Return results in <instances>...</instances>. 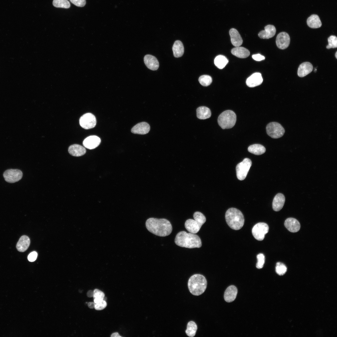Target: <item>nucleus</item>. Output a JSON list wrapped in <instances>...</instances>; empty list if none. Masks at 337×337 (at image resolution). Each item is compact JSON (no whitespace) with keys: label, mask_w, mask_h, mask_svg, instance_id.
I'll return each instance as SVG.
<instances>
[{"label":"nucleus","mask_w":337,"mask_h":337,"mask_svg":"<svg viewBox=\"0 0 337 337\" xmlns=\"http://www.w3.org/2000/svg\"><path fill=\"white\" fill-rule=\"evenodd\" d=\"M147 230L153 234L160 237H165L170 235L172 227L170 222L164 218H150L145 223Z\"/></svg>","instance_id":"obj_1"},{"label":"nucleus","mask_w":337,"mask_h":337,"mask_svg":"<svg viewBox=\"0 0 337 337\" xmlns=\"http://www.w3.org/2000/svg\"><path fill=\"white\" fill-rule=\"evenodd\" d=\"M174 242L179 246L189 248H199L202 245L201 240L198 235L184 231L180 232L177 234Z\"/></svg>","instance_id":"obj_2"},{"label":"nucleus","mask_w":337,"mask_h":337,"mask_svg":"<svg viewBox=\"0 0 337 337\" xmlns=\"http://www.w3.org/2000/svg\"><path fill=\"white\" fill-rule=\"evenodd\" d=\"M226 222L229 226L235 230L241 229L244 222V216L241 211L235 208L228 209L225 214Z\"/></svg>","instance_id":"obj_3"},{"label":"nucleus","mask_w":337,"mask_h":337,"mask_svg":"<svg viewBox=\"0 0 337 337\" xmlns=\"http://www.w3.org/2000/svg\"><path fill=\"white\" fill-rule=\"evenodd\" d=\"M207 286V280L202 275H194L188 280V289L190 293L194 295L198 296L202 294L205 291Z\"/></svg>","instance_id":"obj_4"},{"label":"nucleus","mask_w":337,"mask_h":337,"mask_svg":"<svg viewBox=\"0 0 337 337\" xmlns=\"http://www.w3.org/2000/svg\"><path fill=\"white\" fill-rule=\"evenodd\" d=\"M194 220L188 219L185 223V227L189 232L195 234L199 231L205 222L206 218L204 215L199 212H195L193 215Z\"/></svg>","instance_id":"obj_5"},{"label":"nucleus","mask_w":337,"mask_h":337,"mask_svg":"<svg viewBox=\"0 0 337 337\" xmlns=\"http://www.w3.org/2000/svg\"><path fill=\"white\" fill-rule=\"evenodd\" d=\"M236 119L235 113L233 111L228 110L223 111L219 115L217 122L222 129H229L234 126Z\"/></svg>","instance_id":"obj_6"},{"label":"nucleus","mask_w":337,"mask_h":337,"mask_svg":"<svg viewBox=\"0 0 337 337\" xmlns=\"http://www.w3.org/2000/svg\"><path fill=\"white\" fill-rule=\"evenodd\" d=\"M266 131L267 134L274 139L281 137L285 132L282 126L276 122H271L269 123L266 126Z\"/></svg>","instance_id":"obj_7"},{"label":"nucleus","mask_w":337,"mask_h":337,"mask_svg":"<svg viewBox=\"0 0 337 337\" xmlns=\"http://www.w3.org/2000/svg\"><path fill=\"white\" fill-rule=\"evenodd\" d=\"M252 164L251 160L248 158H246L237 165L236 173L239 180H243L246 178Z\"/></svg>","instance_id":"obj_8"},{"label":"nucleus","mask_w":337,"mask_h":337,"mask_svg":"<svg viewBox=\"0 0 337 337\" xmlns=\"http://www.w3.org/2000/svg\"><path fill=\"white\" fill-rule=\"evenodd\" d=\"M268 225L264 222H259L255 224L252 229L254 237L258 241H262L269 231Z\"/></svg>","instance_id":"obj_9"},{"label":"nucleus","mask_w":337,"mask_h":337,"mask_svg":"<svg viewBox=\"0 0 337 337\" xmlns=\"http://www.w3.org/2000/svg\"><path fill=\"white\" fill-rule=\"evenodd\" d=\"M81 126L83 128L88 129L94 127L96 123L95 116L91 113H86L82 115L79 120Z\"/></svg>","instance_id":"obj_10"},{"label":"nucleus","mask_w":337,"mask_h":337,"mask_svg":"<svg viewBox=\"0 0 337 337\" xmlns=\"http://www.w3.org/2000/svg\"><path fill=\"white\" fill-rule=\"evenodd\" d=\"M23 173L22 171L18 169H9L6 170L3 174L5 180L10 183L18 181L22 178Z\"/></svg>","instance_id":"obj_11"},{"label":"nucleus","mask_w":337,"mask_h":337,"mask_svg":"<svg viewBox=\"0 0 337 337\" xmlns=\"http://www.w3.org/2000/svg\"><path fill=\"white\" fill-rule=\"evenodd\" d=\"M290 42V36L286 32H281L277 36L276 43L277 46L280 49L283 50L289 46Z\"/></svg>","instance_id":"obj_12"},{"label":"nucleus","mask_w":337,"mask_h":337,"mask_svg":"<svg viewBox=\"0 0 337 337\" xmlns=\"http://www.w3.org/2000/svg\"><path fill=\"white\" fill-rule=\"evenodd\" d=\"M101 142L100 138L95 135H91L86 138L83 141V144L86 148L92 149L97 147Z\"/></svg>","instance_id":"obj_13"},{"label":"nucleus","mask_w":337,"mask_h":337,"mask_svg":"<svg viewBox=\"0 0 337 337\" xmlns=\"http://www.w3.org/2000/svg\"><path fill=\"white\" fill-rule=\"evenodd\" d=\"M263 79L260 73H255L248 77L246 80L247 86L253 87L260 85L263 82Z\"/></svg>","instance_id":"obj_14"},{"label":"nucleus","mask_w":337,"mask_h":337,"mask_svg":"<svg viewBox=\"0 0 337 337\" xmlns=\"http://www.w3.org/2000/svg\"><path fill=\"white\" fill-rule=\"evenodd\" d=\"M144 60L145 65L149 69L155 71L159 68V62L157 59L154 56L151 55H146L144 56Z\"/></svg>","instance_id":"obj_15"},{"label":"nucleus","mask_w":337,"mask_h":337,"mask_svg":"<svg viewBox=\"0 0 337 337\" xmlns=\"http://www.w3.org/2000/svg\"><path fill=\"white\" fill-rule=\"evenodd\" d=\"M150 129L149 125L146 122L139 123L131 129L132 133L135 134H144L148 133Z\"/></svg>","instance_id":"obj_16"},{"label":"nucleus","mask_w":337,"mask_h":337,"mask_svg":"<svg viewBox=\"0 0 337 337\" xmlns=\"http://www.w3.org/2000/svg\"><path fill=\"white\" fill-rule=\"evenodd\" d=\"M284 224L286 228L291 232H297L300 228V226L299 222L297 220L293 218H289L286 219Z\"/></svg>","instance_id":"obj_17"},{"label":"nucleus","mask_w":337,"mask_h":337,"mask_svg":"<svg viewBox=\"0 0 337 337\" xmlns=\"http://www.w3.org/2000/svg\"><path fill=\"white\" fill-rule=\"evenodd\" d=\"M276 30L275 26L268 25L265 27V30L260 31L258 34L259 37L262 39H269L275 34Z\"/></svg>","instance_id":"obj_18"},{"label":"nucleus","mask_w":337,"mask_h":337,"mask_svg":"<svg viewBox=\"0 0 337 337\" xmlns=\"http://www.w3.org/2000/svg\"><path fill=\"white\" fill-rule=\"evenodd\" d=\"M237 293L236 287L233 285L228 287L226 290L224 294V299L227 302L233 301L236 299Z\"/></svg>","instance_id":"obj_19"},{"label":"nucleus","mask_w":337,"mask_h":337,"mask_svg":"<svg viewBox=\"0 0 337 337\" xmlns=\"http://www.w3.org/2000/svg\"><path fill=\"white\" fill-rule=\"evenodd\" d=\"M313 69V66L310 63L308 62H303L298 67V75L300 77H304L311 72Z\"/></svg>","instance_id":"obj_20"},{"label":"nucleus","mask_w":337,"mask_h":337,"mask_svg":"<svg viewBox=\"0 0 337 337\" xmlns=\"http://www.w3.org/2000/svg\"><path fill=\"white\" fill-rule=\"evenodd\" d=\"M285 201L283 194L281 193L277 194L274 197L272 202V208L274 211H278L283 207Z\"/></svg>","instance_id":"obj_21"},{"label":"nucleus","mask_w":337,"mask_h":337,"mask_svg":"<svg viewBox=\"0 0 337 337\" xmlns=\"http://www.w3.org/2000/svg\"><path fill=\"white\" fill-rule=\"evenodd\" d=\"M229 33L231 43L234 46H239L242 45L243 40L237 30L234 28H231L229 30Z\"/></svg>","instance_id":"obj_22"},{"label":"nucleus","mask_w":337,"mask_h":337,"mask_svg":"<svg viewBox=\"0 0 337 337\" xmlns=\"http://www.w3.org/2000/svg\"><path fill=\"white\" fill-rule=\"evenodd\" d=\"M30 243L29 237L27 236L23 235L20 237L17 244V249L20 252H24L28 248Z\"/></svg>","instance_id":"obj_23"},{"label":"nucleus","mask_w":337,"mask_h":337,"mask_svg":"<svg viewBox=\"0 0 337 337\" xmlns=\"http://www.w3.org/2000/svg\"><path fill=\"white\" fill-rule=\"evenodd\" d=\"M68 152L72 156L76 157L81 156L86 152L85 148L77 144L71 145L68 148Z\"/></svg>","instance_id":"obj_24"},{"label":"nucleus","mask_w":337,"mask_h":337,"mask_svg":"<svg viewBox=\"0 0 337 337\" xmlns=\"http://www.w3.org/2000/svg\"><path fill=\"white\" fill-rule=\"evenodd\" d=\"M232 53L237 57L241 58H246L250 55L249 51L242 47H235L231 50Z\"/></svg>","instance_id":"obj_25"},{"label":"nucleus","mask_w":337,"mask_h":337,"mask_svg":"<svg viewBox=\"0 0 337 337\" xmlns=\"http://www.w3.org/2000/svg\"><path fill=\"white\" fill-rule=\"evenodd\" d=\"M307 23L309 27L312 28H318L322 25L319 17L316 14H313L309 17L307 19Z\"/></svg>","instance_id":"obj_26"},{"label":"nucleus","mask_w":337,"mask_h":337,"mask_svg":"<svg viewBox=\"0 0 337 337\" xmlns=\"http://www.w3.org/2000/svg\"><path fill=\"white\" fill-rule=\"evenodd\" d=\"M197 116L198 118L204 120L209 118L211 115L210 109L207 107L202 106L198 107L196 110Z\"/></svg>","instance_id":"obj_27"},{"label":"nucleus","mask_w":337,"mask_h":337,"mask_svg":"<svg viewBox=\"0 0 337 337\" xmlns=\"http://www.w3.org/2000/svg\"><path fill=\"white\" fill-rule=\"evenodd\" d=\"M172 49L173 55L175 57H180L183 54L184 46L182 42L179 40H177L175 42Z\"/></svg>","instance_id":"obj_28"},{"label":"nucleus","mask_w":337,"mask_h":337,"mask_svg":"<svg viewBox=\"0 0 337 337\" xmlns=\"http://www.w3.org/2000/svg\"><path fill=\"white\" fill-rule=\"evenodd\" d=\"M248 151L253 154L260 155L264 153L266 151L265 147L262 145L255 144L250 146L248 148Z\"/></svg>","instance_id":"obj_29"},{"label":"nucleus","mask_w":337,"mask_h":337,"mask_svg":"<svg viewBox=\"0 0 337 337\" xmlns=\"http://www.w3.org/2000/svg\"><path fill=\"white\" fill-rule=\"evenodd\" d=\"M228 62V61L227 58L222 55L217 56L214 60L215 65L219 69H222L224 68Z\"/></svg>","instance_id":"obj_30"},{"label":"nucleus","mask_w":337,"mask_h":337,"mask_svg":"<svg viewBox=\"0 0 337 337\" xmlns=\"http://www.w3.org/2000/svg\"><path fill=\"white\" fill-rule=\"evenodd\" d=\"M197 330V325L194 322L191 321L189 322L187 324L185 332L188 336L193 337L195 335Z\"/></svg>","instance_id":"obj_31"},{"label":"nucleus","mask_w":337,"mask_h":337,"mask_svg":"<svg viewBox=\"0 0 337 337\" xmlns=\"http://www.w3.org/2000/svg\"><path fill=\"white\" fill-rule=\"evenodd\" d=\"M105 296V294L100 290L96 289L93 291V297L95 303L99 302L103 300Z\"/></svg>","instance_id":"obj_32"},{"label":"nucleus","mask_w":337,"mask_h":337,"mask_svg":"<svg viewBox=\"0 0 337 337\" xmlns=\"http://www.w3.org/2000/svg\"><path fill=\"white\" fill-rule=\"evenodd\" d=\"M53 5L56 7L69 8L70 7V4L67 0H53Z\"/></svg>","instance_id":"obj_33"},{"label":"nucleus","mask_w":337,"mask_h":337,"mask_svg":"<svg viewBox=\"0 0 337 337\" xmlns=\"http://www.w3.org/2000/svg\"><path fill=\"white\" fill-rule=\"evenodd\" d=\"M198 81L202 85L207 86L211 84L212 82V79L209 76L203 75L199 77Z\"/></svg>","instance_id":"obj_34"},{"label":"nucleus","mask_w":337,"mask_h":337,"mask_svg":"<svg viewBox=\"0 0 337 337\" xmlns=\"http://www.w3.org/2000/svg\"><path fill=\"white\" fill-rule=\"evenodd\" d=\"M328 45L326 46V48L329 49L331 48H336L337 47V37L334 35L330 36L328 39Z\"/></svg>","instance_id":"obj_35"},{"label":"nucleus","mask_w":337,"mask_h":337,"mask_svg":"<svg viewBox=\"0 0 337 337\" xmlns=\"http://www.w3.org/2000/svg\"><path fill=\"white\" fill-rule=\"evenodd\" d=\"M286 271V267L284 264L280 262L276 263V271L277 274L280 275H282L285 273Z\"/></svg>","instance_id":"obj_36"},{"label":"nucleus","mask_w":337,"mask_h":337,"mask_svg":"<svg viewBox=\"0 0 337 337\" xmlns=\"http://www.w3.org/2000/svg\"><path fill=\"white\" fill-rule=\"evenodd\" d=\"M257 262L256 265V267L259 269L262 268L265 263V257L262 253H260L257 256Z\"/></svg>","instance_id":"obj_37"},{"label":"nucleus","mask_w":337,"mask_h":337,"mask_svg":"<svg viewBox=\"0 0 337 337\" xmlns=\"http://www.w3.org/2000/svg\"><path fill=\"white\" fill-rule=\"evenodd\" d=\"M107 305L106 301L103 300L101 302L95 303V309L98 310H101L105 309Z\"/></svg>","instance_id":"obj_38"},{"label":"nucleus","mask_w":337,"mask_h":337,"mask_svg":"<svg viewBox=\"0 0 337 337\" xmlns=\"http://www.w3.org/2000/svg\"><path fill=\"white\" fill-rule=\"evenodd\" d=\"M75 5L79 7H83L86 4L85 0H70Z\"/></svg>","instance_id":"obj_39"},{"label":"nucleus","mask_w":337,"mask_h":337,"mask_svg":"<svg viewBox=\"0 0 337 337\" xmlns=\"http://www.w3.org/2000/svg\"><path fill=\"white\" fill-rule=\"evenodd\" d=\"M37 256V254L36 252H31L28 255V260L30 262H33L36 260Z\"/></svg>","instance_id":"obj_40"},{"label":"nucleus","mask_w":337,"mask_h":337,"mask_svg":"<svg viewBox=\"0 0 337 337\" xmlns=\"http://www.w3.org/2000/svg\"><path fill=\"white\" fill-rule=\"evenodd\" d=\"M252 58L255 61H260L265 59V57L260 54H258L252 56Z\"/></svg>","instance_id":"obj_41"},{"label":"nucleus","mask_w":337,"mask_h":337,"mask_svg":"<svg viewBox=\"0 0 337 337\" xmlns=\"http://www.w3.org/2000/svg\"><path fill=\"white\" fill-rule=\"evenodd\" d=\"M95 303L94 302H90L88 304V307L90 309H93L95 307Z\"/></svg>","instance_id":"obj_42"},{"label":"nucleus","mask_w":337,"mask_h":337,"mask_svg":"<svg viewBox=\"0 0 337 337\" xmlns=\"http://www.w3.org/2000/svg\"><path fill=\"white\" fill-rule=\"evenodd\" d=\"M93 291L92 290L89 291L87 293V296L89 297H91L93 296Z\"/></svg>","instance_id":"obj_43"},{"label":"nucleus","mask_w":337,"mask_h":337,"mask_svg":"<svg viewBox=\"0 0 337 337\" xmlns=\"http://www.w3.org/2000/svg\"><path fill=\"white\" fill-rule=\"evenodd\" d=\"M111 337H121L117 332H115L112 334L110 336Z\"/></svg>","instance_id":"obj_44"},{"label":"nucleus","mask_w":337,"mask_h":337,"mask_svg":"<svg viewBox=\"0 0 337 337\" xmlns=\"http://www.w3.org/2000/svg\"><path fill=\"white\" fill-rule=\"evenodd\" d=\"M337 51L335 53V56L336 58H337Z\"/></svg>","instance_id":"obj_45"}]
</instances>
